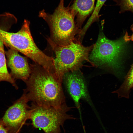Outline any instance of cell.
Segmentation results:
<instances>
[{
  "mask_svg": "<svg viewBox=\"0 0 133 133\" xmlns=\"http://www.w3.org/2000/svg\"><path fill=\"white\" fill-rule=\"evenodd\" d=\"M64 0H60L58 6L52 14L46 13L44 10L39 12V16L49 25L50 30V39L55 44L67 45L76 40L75 36L79 29L75 25V16L69 5L66 7Z\"/></svg>",
  "mask_w": 133,
  "mask_h": 133,
  "instance_id": "obj_3",
  "label": "cell"
},
{
  "mask_svg": "<svg viewBox=\"0 0 133 133\" xmlns=\"http://www.w3.org/2000/svg\"><path fill=\"white\" fill-rule=\"evenodd\" d=\"M18 52L10 48L5 52L6 65L10 68V74L14 79H21L25 82L30 76L31 67L26 58L19 55Z\"/></svg>",
  "mask_w": 133,
  "mask_h": 133,
  "instance_id": "obj_8",
  "label": "cell"
},
{
  "mask_svg": "<svg viewBox=\"0 0 133 133\" xmlns=\"http://www.w3.org/2000/svg\"><path fill=\"white\" fill-rule=\"evenodd\" d=\"M30 66L31 73L25 82L26 88L24 90L29 101L39 105L56 108L67 106L62 82L36 63Z\"/></svg>",
  "mask_w": 133,
  "mask_h": 133,
  "instance_id": "obj_1",
  "label": "cell"
},
{
  "mask_svg": "<svg viewBox=\"0 0 133 133\" xmlns=\"http://www.w3.org/2000/svg\"><path fill=\"white\" fill-rule=\"evenodd\" d=\"M29 101L23 93L6 111L1 119L8 133H20L26 121L30 119Z\"/></svg>",
  "mask_w": 133,
  "mask_h": 133,
  "instance_id": "obj_6",
  "label": "cell"
},
{
  "mask_svg": "<svg viewBox=\"0 0 133 133\" xmlns=\"http://www.w3.org/2000/svg\"><path fill=\"white\" fill-rule=\"evenodd\" d=\"M63 78L68 91L78 108H80L81 99L89 101L86 83L80 71L67 73Z\"/></svg>",
  "mask_w": 133,
  "mask_h": 133,
  "instance_id": "obj_7",
  "label": "cell"
},
{
  "mask_svg": "<svg viewBox=\"0 0 133 133\" xmlns=\"http://www.w3.org/2000/svg\"><path fill=\"white\" fill-rule=\"evenodd\" d=\"M95 0H73L71 10L77 17L76 25L79 29L86 18L94 10Z\"/></svg>",
  "mask_w": 133,
  "mask_h": 133,
  "instance_id": "obj_10",
  "label": "cell"
},
{
  "mask_svg": "<svg viewBox=\"0 0 133 133\" xmlns=\"http://www.w3.org/2000/svg\"><path fill=\"white\" fill-rule=\"evenodd\" d=\"M48 40L55 55L54 59L55 74L60 81H62L66 73L80 71L84 61L95 66L88 57L89 53L92 50L94 45L85 47L79 40L76 39L68 45L60 46L55 44L50 38Z\"/></svg>",
  "mask_w": 133,
  "mask_h": 133,
  "instance_id": "obj_2",
  "label": "cell"
},
{
  "mask_svg": "<svg viewBox=\"0 0 133 133\" xmlns=\"http://www.w3.org/2000/svg\"><path fill=\"white\" fill-rule=\"evenodd\" d=\"M27 31V27L25 24L16 33L7 32L0 28V39L5 45L21 52L26 38Z\"/></svg>",
  "mask_w": 133,
  "mask_h": 133,
  "instance_id": "obj_9",
  "label": "cell"
},
{
  "mask_svg": "<svg viewBox=\"0 0 133 133\" xmlns=\"http://www.w3.org/2000/svg\"><path fill=\"white\" fill-rule=\"evenodd\" d=\"M120 8V13L130 11L133 13V0H113Z\"/></svg>",
  "mask_w": 133,
  "mask_h": 133,
  "instance_id": "obj_14",
  "label": "cell"
},
{
  "mask_svg": "<svg viewBox=\"0 0 133 133\" xmlns=\"http://www.w3.org/2000/svg\"><path fill=\"white\" fill-rule=\"evenodd\" d=\"M133 87V63L124 78V82L117 90L113 93H116L119 97L129 98L131 89Z\"/></svg>",
  "mask_w": 133,
  "mask_h": 133,
  "instance_id": "obj_12",
  "label": "cell"
},
{
  "mask_svg": "<svg viewBox=\"0 0 133 133\" xmlns=\"http://www.w3.org/2000/svg\"><path fill=\"white\" fill-rule=\"evenodd\" d=\"M126 43L123 38L110 40L101 33L94 45L90 61L95 66H105L116 75L121 74V57Z\"/></svg>",
  "mask_w": 133,
  "mask_h": 133,
  "instance_id": "obj_4",
  "label": "cell"
},
{
  "mask_svg": "<svg viewBox=\"0 0 133 133\" xmlns=\"http://www.w3.org/2000/svg\"><path fill=\"white\" fill-rule=\"evenodd\" d=\"M130 28L132 32V35H129L128 33L126 32L123 38L125 41L126 42L130 41H133V24L131 26Z\"/></svg>",
  "mask_w": 133,
  "mask_h": 133,
  "instance_id": "obj_15",
  "label": "cell"
},
{
  "mask_svg": "<svg viewBox=\"0 0 133 133\" xmlns=\"http://www.w3.org/2000/svg\"><path fill=\"white\" fill-rule=\"evenodd\" d=\"M0 133H8L1 119H0Z\"/></svg>",
  "mask_w": 133,
  "mask_h": 133,
  "instance_id": "obj_16",
  "label": "cell"
},
{
  "mask_svg": "<svg viewBox=\"0 0 133 133\" xmlns=\"http://www.w3.org/2000/svg\"><path fill=\"white\" fill-rule=\"evenodd\" d=\"M107 0H97L96 4L91 16L87 23L84 27V29L86 30L90 25L98 19L99 13L102 7Z\"/></svg>",
  "mask_w": 133,
  "mask_h": 133,
  "instance_id": "obj_13",
  "label": "cell"
},
{
  "mask_svg": "<svg viewBox=\"0 0 133 133\" xmlns=\"http://www.w3.org/2000/svg\"><path fill=\"white\" fill-rule=\"evenodd\" d=\"M3 44L0 39V82L2 81L8 82L17 89L18 87L15 80L12 77L7 69Z\"/></svg>",
  "mask_w": 133,
  "mask_h": 133,
  "instance_id": "obj_11",
  "label": "cell"
},
{
  "mask_svg": "<svg viewBox=\"0 0 133 133\" xmlns=\"http://www.w3.org/2000/svg\"><path fill=\"white\" fill-rule=\"evenodd\" d=\"M71 108H61L38 105L32 102L30 108V119L33 126L42 129L45 133H61L65 121L75 118L67 113Z\"/></svg>",
  "mask_w": 133,
  "mask_h": 133,
  "instance_id": "obj_5",
  "label": "cell"
}]
</instances>
